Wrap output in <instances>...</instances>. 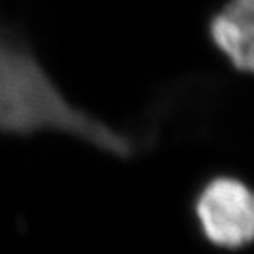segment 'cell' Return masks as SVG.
<instances>
[{
	"mask_svg": "<svg viewBox=\"0 0 254 254\" xmlns=\"http://www.w3.org/2000/svg\"><path fill=\"white\" fill-rule=\"evenodd\" d=\"M60 132L120 159H131L154 134L124 131L65 97L23 37L0 21V134Z\"/></svg>",
	"mask_w": 254,
	"mask_h": 254,
	"instance_id": "1",
	"label": "cell"
},
{
	"mask_svg": "<svg viewBox=\"0 0 254 254\" xmlns=\"http://www.w3.org/2000/svg\"><path fill=\"white\" fill-rule=\"evenodd\" d=\"M190 210L199 237L221 251L246 249L254 238V194L235 175H214L196 190Z\"/></svg>",
	"mask_w": 254,
	"mask_h": 254,
	"instance_id": "2",
	"label": "cell"
},
{
	"mask_svg": "<svg viewBox=\"0 0 254 254\" xmlns=\"http://www.w3.org/2000/svg\"><path fill=\"white\" fill-rule=\"evenodd\" d=\"M253 5L254 0H228L206 25L212 46L240 74H251L254 67Z\"/></svg>",
	"mask_w": 254,
	"mask_h": 254,
	"instance_id": "3",
	"label": "cell"
}]
</instances>
